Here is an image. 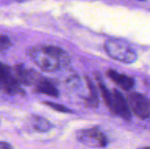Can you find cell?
Wrapping results in <instances>:
<instances>
[{"label":"cell","mask_w":150,"mask_h":149,"mask_svg":"<svg viewBox=\"0 0 150 149\" xmlns=\"http://www.w3.org/2000/svg\"><path fill=\"white\" fill-rule=\"evenodd\" d=\"M32 60L43 71L54 72L66 68L70 63L69 54L55 46H40L28 52Z\"/></svg>","instance_id":"cell-1"},{"label":"cell","mask_w":150,"mask_h":149,"mask_svg":"<svg viewBox=\"0 0 150 149\" xmlns=\"http://www.w3.org/2000/svg\"><path fill=\"white\" fill-rule=\"evenodd\" d=\"M105 49L111 58L126 64L134 63L137 60L136 52L128 43L120 39H110L106 40Z\"/></svg>","instance_id":"cell-2"},{"label":"cell","mask_w":150,"mask_h":149,"mask_svg":"<svg viewBox=\"0 0 150 149\" xmlns=\"http://www.w3.org/2000/svg\"><path fill=\"white\" fill-rule=\"evenodd\" d=\"M0 81L1 88L4 93L11 96L25 94V91L20 87V83L17 80L12 68L5 64L1 65Z\"/></svg>","instance_id":"cell-3"},{"label":"cell","mask_w":150,"mask_h":149,"mask_svg":"<svg viewBox=\"0 0 150 149\" xmlns=\"http://www.w3.org/2000/svg\"><path fill=\"white\" fill-rule=\"evenodd\" d=\"M76 140L90 148H105L107 146L105 135L98 128L79 130L76 133Z\"/></svg>","instance_id":"cell-4"},{"label":"cell","mask_w":150,"mask_h":149,"mask_svg":"<svg viewBox=\"0 0 150 149\" xmlns=\"http://www.w3.org/2000/svg\"><path fill=\"white\" fill-rule=\"evenodd\" d=\"M127 103L131 112L140 119L150 118V104L148 98L138 92H131L127 97Z\"/></svg>","instance_id":"cell-5"},{"label":"cell","mask_w":150,"mask_h":149,"mask_svg":"<svg viewBox=\"0 0 150 149\" xmlns=\"http://www.w3.org/2000/svg\"><path fill=\"white\" fill-rule=\"evenodd\" d=\"M112 94H113V105L111 112L120 116L125 120L127 121L131 120L132 113L127 101L125 99L123 95L116 89L112 90Z\"/></svg>","instance_id":"cell-6"},{"label":"cell","mask_w":150,"mask_h":149,"mask_svg":"<svg viewBox=\"0 0 150 149\" xmlns=\"http://www.w3.org/2000/svg\"><path fill=\"white\" fill-rule=\"evenodd\" d=\"M13 73L20 84L25 86L34 85L37 78L40 76L39 74L34 72L33 69L25 67L23 64H18L13 68Z\"/></svg>","instance_id":"cell-7"},{"label":"cell","mask_w":150,"mask_h":149,"mask_svg":"<svg viewBox=\"0 0 150 149\" xmlns=\"http://www.w3.org/2000/svg\"><path fill=\"white\" fill-rule=\"evenodd\" d=\"M34 90L36 92L42 93L52 97H59V90L54 86V84L51 81L43 76L41 77L40 76L37 78L34 83Z\"/></svg>","instance_id":"cell-8"},{"label":"cell","mask_w":150,"mask_h":149,"mask_svg":"<svg viewBox=\"0 0 150 149\" xmlns=\"http://www.w3.org/2000/svg\"><path fill=\"white\" fill-rule=\"evenodd\" d=\"M107 76L112 82H114L124 90H131L134 86V80L127 75L118 73L112 69H109L107 71Z\"/></svg>","instance_id":"cell-9"},{"label":"cell","mask_w":150,"mask_h":149,"mask_svg":"<svg viewBox=\"0 0 150 149\" xmlns=\"http://www.w3.org/2000/svg\"><path fill=\"white\" fill-rule=\"evenodd\" d=\"M86 83H87V87H88V97L85 99V103L86 105L89 107H98V104H99V100H98V90L96 88V86L94 85V83H92V81L89 78L86 77Z\"/></svg>","instance_id":"cell-10"},{"label":"cell","mask_w":150,"mask_h":149,"mask_svg":"<svg viewBox=\"0 0 150 149\" xmlns=\"http://www.w3.org/2000/svg\"><path fill=\"white\" fill-rule=\"evenodd\" d=\"M30 124L32 127L39 133H45L49 131L52 128V124L47 121L46 119L37 116V115H32L30 117Z\"/></svg>","instance_id":"cell-11"},{"label":"cell","mask_w":150,"mask_h":149,"mask_svg":"<svg viewBox=\"0 0 150 149\" xmlns=\"http://www.w3.org/2000/svg\"><path fill=\"white\" fill-rule=\"evenodd\" d=\"M44 104L46 105H47L48 107L52 108L53 110L59 112H63V113H68V112H71L72 111L69 108H67L66 106L62 105H59V104H55L53 102H44Z\"/></svg>","instance_id":"cell-12"},{"label":"cell","mask_w":150,"mask_h":149,"mask_svg":"<svg viewBox=\"0 0 150 149\" xmlns=\"http://www.w3.org/2000/svg\"><path fill=\"white\" fill-rule=\"evenodd\" d=\"M11 40L9 39L8 36L6 35H2L1 36V50H4V49H7L10 46H11Z\"/></svg>","instance_id":"cell-13"},{"label":"cell","mask_w":150,"mask_h":149,"mask_svg":"<svg viewBox=\"0 0 150 149\" xmlns=\"http://www.w3.org/2000/svg\"><path fill=\"white\" fill-rule=\"evenodd\" d=\"M0 149H13V148L9 143L5 141H2L0 143Z\"/></svg>","instance_id":"cell-14"},{"label":"cell","mask_w":150,"mask_h":149,"mask_svg":"<svg viewBox=\"0 0 150 149\" xmlns=\"http://www.w3.org/2000/svg\"><path fill=\"white\" fill-rule=\"evenodd\" d=\"M139 149H150V147H146V148H140Z\"/></svg>","instance_id":"cell-15"},{"label":"cell","mask_w":150,"mask_h":149,"mask_svg":"<svg viewBox=\"0 0 150 149\" xmlns=\"http://www.w3.org/2000/svg\"><path fill=\"white\" fill-rule=\"evenodd\" d=\"M16 1H18L19 2V1H22V0H16Z\"/></svg>","instance_id":"cell-16"},{"label":"cell","mask_w":150,"mask_h":149,"mask_svg":"<svg viewBox=\"0 0 150 149\" xmlns=\"http://www.w3.org/2000/svg\"><path fill=\"white\" fill-rule=\"evenodd\" d=\"M140 1H145V0H140Z\"/></svg>","instance_id":"cell-17"}]
</instances>
